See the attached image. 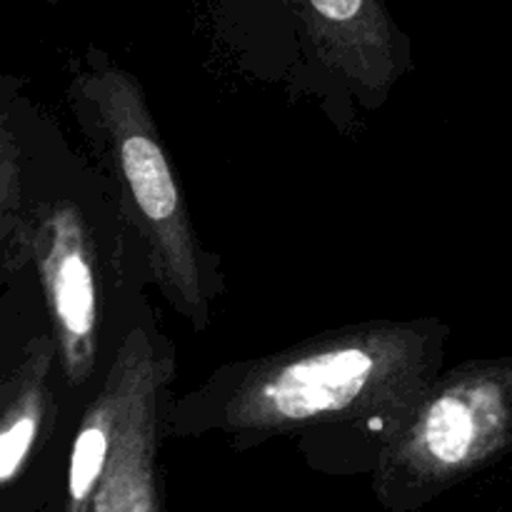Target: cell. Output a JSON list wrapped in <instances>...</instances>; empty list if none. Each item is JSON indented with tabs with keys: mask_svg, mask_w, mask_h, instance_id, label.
<instances>
[{
	"mask_svg": "<svg viewBox=\"0 0 512 512\" xmlns=\"http://www.w3.org/2000/svg\"><path fill=\"white\" fill-rule=\"evenodd\" d=\"M445 328L435 320L365 323L315 335L235 368L218 398L220 428L273 435L325 423L395 425L438 378Z\"/></svg>",
	"mask_w": 512,
	"mask_h": 512,
	"instance_id": "cell-1",
	"label": "cell"
},
{
	"mask_svg": "<svg viewBox=\"0 0 512 512\" xmlns=\"http://www.w3.org/2000/svg\"><path fill=\"white\" fill-rule=\"evenodd\" d=\"M73 100L118 183L155 283L195 330H203L210 315L203 245L150 118L143 85L125 68L103 60L75 78Z\"/></svg>",
	"mask_w": 512,
	"mask_h": 512,
	"instance_id": "cell-2",
	"label": "cell"
},
{
	"mask_svg": "<svg viewBox=\"0 0 512 512\" xmlns=\"http://www.w3.org/2000/svg\"><path fill=\"white\" fill-rule=\"evenodd\" d=\"M512 450V355L438 375L390 433L380 475L435 490Z\"/></svg>",
	"mask_w": 512,
	"mask_h": 512,
	"instance_id": "cell-3",
	"label": "cell"
},
{
	"mask_svg": "<svg viewBox=\"0 0 512 512\" xmlns=\"http://www.w3.org/2000/svg\"><path fill=\"white\" fill-rule=\"evenodd\" d=\"M110 365L120 375L118 433L88 512H160L155 458L173 355L145 325H135Z\"/></svg>",
	"mask_w": 512,
	"mask_h": 512,
	"instance_id": "cell-4",
	"label": "cell"
},
{
	"mask_svg": "<svg viewBox=\"0 0 512 512\" xmlns=\"http://www.w3.org/2000/svg\"><path fill=\"white\" fill-rule=\"evenodd\" d=\"M33 263L65 380L80 388L98 360L100 293L98 260L78 205L50 200L33 210Z\"/></svg>",
	"mask_w": 512,
	"mask_h": 512,
	"instance_id": "cell-5",
	"label": "cell"
},
{
	"mask_svg": "<svg viewBox=\"0 0 512 512\" xmlns=\"http://www.w3.org/2000/svg\"><path fill=\"white\" fill-rule=\"evenodd\" d=\"M325 68L383 98L408 68L385 0H288Z\"/></svg>",
	"mask_w": 512,
	"mask_h": 512,
	"instance_id": "cell-6",
	"label": "cell"
},
{
	"mask_svg": "<svg viewBox=\"0 0 512 512\" xmlns=\"http://www.w3.org/2000/svg\"><path fill=\"white\" fill-rule=\"evenodd\" d=\"M58 358L53 333L30 338L0 385V483L25 470L50 418V370Z\"/></svg>",
	"mask_w": 512,
	"mask_h": 512,
	"instance_id": "cell-7",
	"label": "cell"
},
{
	"mask_svg": "<svg viewBox=\"0 0 512 512\" xmlns=\"http://www.w3.org/2000/svg\"><path fill=\"white\" fill-rule=\"evenodd\" d=\"M120 418V375L110 365L103 390L88 405L75 433L68 468V500L65 512H88L90 500L98 490L100 478L113 453Z\"/></svg>",
	"mask_w": 512,
	"mask_h": 512,
	"instance_id": "cell-8",
	"label": "cell"
},
{
	"mask_svg": "<svg viewBox=\"0 0 512 512\" xmlns=\"http://www.w3.org/2000/svg\"><path fill=\"white\" fill-rule=\"evenodd\" d=\"M33 263V210H25L23 153L8 108L0 120V270L8 283Z\"/></svg>",
	"mask_w": 512,
	"mask_h": 512,
	"instance_id": "cell-9",
	"label": "cell"
}]
</instances>
